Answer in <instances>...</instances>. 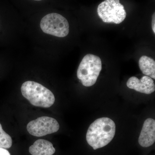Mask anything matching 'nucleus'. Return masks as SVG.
Masks as SVG:
<instances>
[{
    "mask_svg": "<svg viewBox=\"0 0 155 155\" xmlns=\"http://www.w3.org/2000/svg\"><path fill=\"white\" fill-rule=\"evenodd\" d=\"M97 12L103 22L116 24L123 22L127 15L119 0H105L98 6Z\"/></svg>",
    "mask_w": 155,
    "mask_h": 155,
    "instance_id": "20e7f679",
    "label": "nucleus"
},
{
    "mask_svg": "<svg viewBox=\"0 0 155 155\" xmlns=\"http://www.w3.org/2000/svg\"><path fill=\"white\" fill-rule=\"evenodd\" d=\"M28 151L31 155H53L56 150L51 142L38 139L29 147Z\"/></svg>",
    "mask_w": 155,
    "mask_h": 155,
    "instance_id": "1a4fd4ad",
    "label": "nucleus"
},
{
    "mask_svg": "<svg viewBox=\"0 0 155 155\" xmlns=\"http://www.w3.org/2000/svg\"><path fill=\"white\" fill-rule=\"evenodd\" d=\"M59 128L60 125L58 121L54 118L48 116L39 117L31 121L27 125L28 133L38 137L55 133Z\"/></svg>",
    "mask_w": 155,
    "mask_h": 155,
    "instance_id": "423d86ee",
    "label": "nucleus"
},
{
    "mask_svg": "<svg viewBox=\"0 0 155 155\" xmlns=\"http://www.w3.org/2000/svg\"><path fill=\"white\" fill-rule=\"evenodd\" d=\"M21 91L22 96L35 107L49 108L55 101L54 95L49 89L35 81H28L24 82Z\"/></svg>",
    "mask_w": 155,
    "mask_h": 155,
    "instance_id": "f03ea898",
    "label": "nucleus"
},
{
    "mask_svg": "<svg viewBox=\"0 0 155 155\" xmlns=\"http://www.w3.org/2000/svg\"><path fill=\"white\" fill-rule=\"evenodd\" d=\"M139 67L144 75L155 79V62L152 58L142 56L139 61Z\"/></svg>",
    "mask_w": 155,
    "mask_h": 155,
    "instance_id": "9d476101",
    "label": "nucleus"
},
{
    "mask_svg": "<svg viewBox=\"0 0 155 155\" xmlns=\"http://www.w3.org/2000/svg\"><path fill=\"white\" fill-rule=\"evenodd\" d=\"M12 145V139L11 136L3 130L0 123V148H10Z\"/></svg>",
    "mask_w": 155,
    "mask_h": 155,
    "instance_id": "9b49d317",
    "label": "nucleus"
},
{
    "mask_svg": "<svg viewBox=\"0 0 155 155\" xmlns=\"http://www.w3.org/2000/svg\"><path fill=\"white\" fill-rule=\"evenodd\" d=\"M155 141V121L148 118L145 121L139 137V144L143 147L152 145Z\"/></svg>",
    "mask_w": 155,
    "mask_h": 155,
    "instance_id": "6e6552de",
    "label": "nucleus"
},
{
    "mask_svg": "<svg viewBox=\"0 0 155 155\" xmlns=\"http://www.w3.org/2000/svg\"><path fill=\"white\" fill-rule=\"evenodd\" d=\"M40 27L44 33L59 38L69 34V22L61 14L51 13L45 16L40 22Z\"/></svg>",
    "mask_w": 155,
    "mask_h": 155,
    "instance_id": "39448f33",
    "label": "nucleus"
},
{
    "mask_svg": "<svg viewBox=\"0 0 155 155\" xmlns=\"http://www.w3.org/2000/svg\"><path fill=\"white\" fill-rule=\"evenodd\" d=\"M152 28L154 33L155 34V14L154 13L152 16Z\"/></svg>",
    "mask_w": 155,
    "mask_h": 155,
    "instance_id": "ddd939ff",
    "label": "nucleus"
},
{
    "mask_svg": "<svg viewBox=\"0 0 155 155\" xmlns=\"http://www.w3.org/2000/svg\"><path fill=\"white\" fill-rule=\"evenodd\" d=\"M116 125L107 117L97 119L90 125L86 134V140L94 150L109 144L114 138Z\"/></svg>",
    "mask_w": 155,
    "mask_h": 155,
    "instance_id": "f257e3e1",
    "label": "nucleus"
},
{
    "mask_svg": "<svg viewBox=\"0 0 155 155\" xmlns=\"http://www.w3.org/2000/svg\"><path fill=\"white\" fill-rule=\"evenodd\" d=\"M0 155H11L10 153L6 149L0 148Z\"/></svg>",
    "mask_w": 155,
    "mask_h": 155,
    "instance_id": "f8f14e48",
    "label": "nucleus"
},
{
    "mask_svg": "<svg viewBox=\"0 0 155 155\" xmlns=\"http://www.w3.org/2000/svg\"><path fill=\"white\" fill-rule=\"evenodd\" d=\"M102 69L101 58L87 54L81 62L77 72V77L84 86H92L96 82Z\"/></svg>",
    "mask_w": 155,
    "mask_h": 155,
    "instance_id": "7ed1b4c3",
    "label": "nucleus"
},
{
    "mask_svg": "<svg viewBox=\"0 0 155 155\" xmlns=\"http://www.w3.org/2000/svg\"><path fill=\"white\" fill-rule=\"evenodd\" d=\"M34 1H41V0H34Z\"/></svg>",
    "mask_w": 155,
    "mask_h": 155,
    "instance_id": "4468645a",
    "label": "nucleus"
},
{
    "mask_svg": "<svg viewBox=\"0 0 155 155\" xmlns=\"http://www.w3.org/2000/svg\"><path fill=\"white\" fill-rule=\"evenodd\" d=\"M126 84L128 88L145 94H151L155 91L153 80L147 75L143 76L140 79L135 76L130 77L127 80Z\"/></svg>",
    "mask_w": 155,
    "mask_h": 155,
    "instance_id": "0eeeda50",
    "label": "nucleus"
}]
</instances>
